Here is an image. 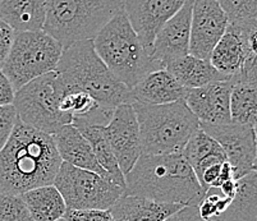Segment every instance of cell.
<instances>
[{
    "mask_svg": "<svg viewBox=\"0 0 257 221\" xmlns=\"http://www.w3.org/2000/svg\"><path fill=\"white\" fill-rule=\"evenodd\" d=\"M0 221H32L21 196L0 193Z\"/></svg>",
    "mask_w": 257,
    "mask_h": 221,
    "instance_id": "29",
    "label": "cell"
},
{
    "mask_svg": "<svg viewBox=\"0 0 257 221\" xmlns=\"http://www.w3.org/2000/svg\"><path fill=\"white\" fill-rule=\"evenodd\" d=\"M16 32L7 23L0 20V69L3 68L7 57L11 51L12 44L15 40Z\"/></svg>",
    "mask_w": 257,
    "mask_h": 221,
    "instance_id": "32",
    "label": "cell"
},
{
    "mask_svg": "<svg viewBox=\"0 0 257 221\" xmlns=\"http://www.w3.org/2000/svg\"><path fill=\"white\" fill-rule=\"evenodd\" d=\"M219 189L221 190V193H223L224 196L233 199V197H234L235 193H237V180L232 179V180L225 181V183H223V184L219 187Z\"/></svg>",
    "mask_w": 257,
    "mask_h": 221,
    "instance_id": "35",
    "label": "cell"
},
{
    "mask_svg": "<svg viewBox=\"0 0 257 221\" xmlns=\"http://www.w3.org/2000/svg\"><path fill=\"white\" fill-rule=\"evenodd\" d=\"M256 34L257 30H237L228 26L225 34L212 50L210 64L228 77L257 64Z\"/></svg>",
    "mask_w": 257,
    "mask_h": 221,
    "instance_id": "14",
    "label": "cell"
},
{
    "mask_svg": "<svg viewBox=\"0 0 257 221\" xmlns=\"http://www.w3.org/2000/svg\"><path fill=\"white\" fill-rule=\"evenodd\" d=\"M230 120L234 124L256 128L257 64L246 67L230 77Z\"/></svg>",
    "mask_w": 257,
    "mask_h": 221,
    "instance_id": "18",
    "label": "cell"
},
{
    "mask_svg": "<svg viewBox=\"0 0 257 221\" xmlns=\"http://www.w3.org/2000/svg\"><path fill=\"white\" fill-rule=\"evenodd\" d=\"M182 155L189 166L192 167L198 181L206 169L215 165H223L226 161L223 148L200 127L189 137Z\"/></svg>",
    "mask_w": 257,
    "mask_h": 221,
    "instance_id": "22",
    "label": "cell"
},
{
    "mask_svg": "<svg viewBox=\"0 0 257 221\" xmlns=\"http://www.w3.org/2000/svg\"><path fill=\"white\" fill-rule=\"evenodd\" d=\"M211 221H225V220H221V218L216 217V218H214V220H211Z\"/></svg>",
    "mask_w": 257,
    "mask_h": 221,
    "instance_id": "36",
    "label": "cell"
},
{
    "mask_svg": "<svg viewBox=\"0 0 257 221\" xmlns=\"http://www.w3.org/2000/svg\"><path fill=\"white\" fill-rule=\"evenodd\" d=\"M32 221H59L67 207L58 189L51 185L39 187L21 194Z\"/></svg>",
    "mask_w": 257,
    "mask_h": 221,
    "instance_id": "25",
    "label": "cell"
},
{
    "mask_svg": "<svg viewBox=\"0 0 257 221\" xmlns=\"http://www.w3.org/2000/svg\"><path fill=\"white\" fill-rule=\"evenodd\" d=\"M92 43L97 57L128 90H132L146 74L165 69L147 54L131 27L124 9L102 27Z\"/></svg>",
    "mask_w": 257,
    "mask_h": 221,
    "instance_id": "4",
    "label": "cell"
},
{
    "mask_svg": "<svg viewBox=\"0 0 257 221\" xmlns=\"http://www.w3.org/2000/svg\"><path fill=\"white\" fill-rule=\"evenodd\" d=\"M123 0H46L43 31L64 48L93 41L123 9Z\"/></svg>",
    "mask_w": 257,
    "mask_h": 221,
    "instance_id": "5",
    "label": "cell"
},
{
    "mask_svg": "<svg viewBox=\"0 0 257 221\" xmlns=\"http://www.w3.org/2000/svg\"><path fill=\"white\" fill-rule=\"evenodd\" d=\"M226 27L228 21L218 0L193 2L188 55L210 60L212 50L225 34Z\"/></svg>",
    "mask_w": 257,
    "mask_h": 221,
    "instance_id": "12",
    "label": "cell"
},
{
    "mask_svg": "<svg viewBox=\"0 0 257 221\" xmlns=\"http://www.w3.org/2000/svg\"><path fill=\"white\" fill-rule=\"evenodd\" d=\"M63 46L44 31L15 35L2 72L15 91L57 69Z\"/></svg>",
    "mask_w": 257,
    "mask_h": 221,
    "instance_id": "7",
    "label": "cell"
},
{
    "mask_svg": "<svg viewBox=\"0 0 257 221\" xmlns=\"http://www.w3.org/2000/svg\"><path fill=\"white\" fill-rule=\"evenodd\" d=\"M184 0H127L123 9L133 32L151 57L154 40L163 26L182 8Z\"/></svg>",
    "mask_w": 257,
    "mask_h": 221,
    "instance_id": "13",
    "label": "cell"
},
{
    "mask_svg": "<svg viewBox=\"0 0 257 221\" xmlns=\"http://www.w3.org/2000/svg\"><path fill=\"white\" fill-rule=\"evenodd\" d=\"M59 221H64V220H63V218H62V220H59Z\"/></svg>",
    "mask_w": 257,
    "mask_h": 221,
    "instance_id": "37",
    "label": "cell"
},
{
    "mask_svg": "<svg viewBox=\"0 0 257 221\" xmlns=\"http://www.w3.org/2000/svg\"><path fill=\"white\" fill-rule=\"evenodd\" d=\"M62 90L55 72L41 76L16 91L13 108L21 123L53 136L63 125L72 124V118L60 110Z\"/></svg>",
    "mask_w": 257,
    "mask_h": 221,
    "instance_id": "8",
    "label": "cell"
},
{
    "mask_svg": "<svg viewBox=\"0 0 257 221\" xmlns=\"http://www.w3.org/2000/svg\"><path fill=\"white\" fill-rule=\"evenodd\" d=\"M230 91L232 81L228 78L204 87L187 90L183 101L200 124H230Z\"/></svg>",
    "mask_w": 257,
    "mask_h": 221,
    "instance_id": "15",
    "label": "cell"
},
{
    "mask_svg": "<svg viewBox=\"0 0 257 221\" xmlns=\"http://www.w3.org/2000/svg\"><path fill=\"white\" fill-rule=\"evenodd\" d=\"M72 125L78 129V132L86 138V141L90 143L91 148L93 151V155L96 157L100 166L106 171L109 175L113 178L115 184L124 189V175L121 174L120 169L118 166L115 157L113 155L110 146L107 143V139L105 137L102 128L105 125L92 124V123L85 122L81 119L72 120Z\"/></svg>",
    "mask_w": 257,
    "mask_h": 221,
    "instance_id": "24",
    "label": "cell"
},
{
    "mask_svg": "<svg viewBox=\"0 0 257 221\" xmlns=\"http://www.w3.org/2000/svg\"><path fill=\"white\" fill-rule=\"evenodd\" d=\"M232 199L225 197L219 188H209L202 201L198 203L197 211L202 221H211L219 217L228 208Z\"/></svg>",
    "mask_w": 257,
    "mask_h": 221,
    "instance_id": "28",
    "label": "cell"
},
{
    "mask_svg": "<svg viewBox=\"0 0 257 221\" xmlns=\"http://www.w3.org/2000/svg\"><path fill=\"white\" fill-rule=\"evenodd\" d=\"M193 0H184V4L156 35L151 49V58L161 66L187 57L189 54V32Z\"/></svg>",
    "mask_w": 257,
    "mask_h": 221,
    "instance_id": "16",
    "label": "cell"
},
{
    "mask_svg": "<svg viewBox=\"0 0 257 221\" xmlns=\"http://www.w3.org/2000/svg\"><path fill=\"white\" fill-rule=\"evenodd\" d=\"M187 88L182 87L167 69L154 71L131 90L132 104L145 105H167L183 101Z\"/></svg>",
    "mask_w": 257,
    "mask_h": 221,
    "instance_id": "19",
    "label": "cell"
},
{
    "mask_svg": "<svg viewBox=\"0 0 257 221\" xmlns=\"http://www.w3.org/2000/svg\"><path fill=\"white\" fill-rule=\"evenodd\" d=\"M17 119V113L13 105L0 106V151L8 142Z\"/></svg>",
    "mask_w": 257,
    "mask_h": 221,
    "instance_id": "30",
    "label": "cell"
},
{
    "mask_svg": "<svg viewBox=\"0 0 257 221\" xmlns=\"http://www.w3.org/2000/svg\"><path fill=\"white\" fill-rule=\"evenodd\" d=\"M51 137L62 162L114 181L113 178L99 165L90 143L73 125H63Z\"/></svg>",
    "mask_w": 257,
    "mask_h": 221,
    "instance_id": "17",
    "label": "cell"
},
{
    "mask_svg": "<svg viewBox=\"0 0 257 221\" xmlns=\"http://www.w3.org/2000/svg\"><path fill=\"white\" fill-rule=\"evenodd\" d=\"M46 0H2L0 20L16 34L43 31Z\"/></svg>",
    "mask_w": 257,
    "mask_h": 221,
    "instance_id": "21",
    "label": "cell"
},
{
    "mask_svg": "<svg viewBox=\"0 0 257 221\" xmlns=\"http://www.w3.org/2000/svg\"><path fill=\"white\" fill-rule=\"evenodd\" d=\"M64 221H114L109 210H67Z\"/></svg>",
    "mask_w": 257,
    "mask_h": 221,
    "instance_id": "31",
    "label": "cell"
},
{
    "mask_svg": "<svg viewBox=\"0 0 257 221\" xmlns=\"http://www.w3.org/2000/svg\"><path fill=\"white\" fill-rule=\"evenodd\" d=\"M165 221H202L201 220L200 215H198L197 207H191L187 206L181 208L177 213L170 216Z\"/></svg>",
    "mask_w": 257,
    "mask_h": 221,
    "instance_id": "34",
    "label": "cell"
},
{
    "mask_svg": "<svg viewBox=\"0 0 257 221\" xmlns=\"http://www.w3.org/2000/svg\"><path fill=\"white\" fill-rule=\"evenodd\" d=\"M60 165L53 137L17 119L0 151V193L21 196L35 188L51 185Z\"/></svg>",
    "mask_w": 257,
    "mask_h": 221,
    "instance_id": "1",
    "label": "cell"
},
{
    "mask_svg": "<svg viewBox=\"0 0 257 221\" xmlns=\"http://www.w3.org/2000/svg\"><path fill=\"white\" fill-rule=\"evenodd\" d=\"M53 185L64 199L67 210H110L124 194L114 181L62 162Z\"/></svg>",
    "mask_w": 257,
    "mask_h": 221,
    "instance_id": "9",
    "label": "cell"
},
{
    "mask_svg": "<svg viewBox=\"0 0 257 221\" xmlns=\"http://www.w3.org/2000/svg\"><path fill=\"white\" fill-rule=\"evenodd\" d=\"M183 207L123 194L109 211L114 221H165Z\"/></svg>",
    "mask_w": 257,
    "mask_h": 221,
    "instance_id": "20",
    "label": "cell"
},
{
    "mask_svg": "<svg viewBox=\"0 0 257 221\" xmlns=\"http://www.w3.org/2000/svg\"><path fill=\"white\" fill-rule=\"evenodd\" d=\"M218 218L225 221H257V171L237 180V193Z\"/></svg>",
    "mask_w": 257,
    "mask_h": 221,
    "instance_id": "26",
    "label": "cell"
},
{
    "mask_svg": "<svg viewBox=\"0 0 257 221\" xmlns=\"http://www.w3.org/2000/svg\"><path fill=\"white\" fill-rule=\"evenodd\" d=\"M200 128L218 142L234 171V179L256 170V128L230 123L225 125L200 124Z\"/></svg>",
    "mask_w": 257,
    "mask_h": 221,
    "instance_id": "10",
    "label": "cell"
},
{
    "mask_svg": "<svg viewBox=\"0 0 257 221\" xmlns=\"http://www.w3.org/2000/svg\"><path fill=\"white\" fill-rule=\"evenodd\" d=\"M62 95L79 91L95 100L104 110L132 104L131 90L110 73L97 57L92 41L77 43L63 49L55 69Z\"/></svg>",
    "mask_w": 257,
    "mask_h": 221,
    "instance_id": "3",
    "label": "cell"
},
{
    "mask_svg": "<svg viewBox=\"0 0 257 221\" xmlns=\"http://www.w3.org/2000/svg\"><path fill=\"white\" fill-rule=\"evenodd\" d=\"M205 193L182 153L141 155L124 176V194L159 203L197 207Z\"/></svg>",
    "mask_w": 257,
    "mask_h": 221,
    "instance_id": "2",
    "label": "cell"
},
{
    "mask_svg": "<svg viewBox=\"0 0 257 221\" xmlns=\"http://www.w3.org/2000/svg\"><path fill=\"white\" fill-rule=\"evenodd\" d=\"M16 91L0 69V106H8L13 104Z\"/></svg>",
    "mask_w": 257,
    "mask_h": 221,
    "instance_id": "33",
    "label": "cell"
},
{
    "mask_svg": "<svg viewBox=\"0 0 257 221\" xmlns=\"http://www.w3.org/2000/svg\"><path fill=\"white\" fill-rule=\"evenodd\" d=\"M140 129L142 155L182 153L200 122L184 101L167 105L132 104Z\"/></svg>",
    "mask_w": 257,
    "mask_h": 221,
    "instance_id": "6",
    "label": "cell"
},
{
    "mask_svg": "<svg viewBox=\"0 0 257 221\" xmlns=\"http://www.w3.org/2000/svg\"><path fill=\"white\" fill-rule=\"evenodd\" d=\"M165 69L174 77L182 87L187 90L204 87L210 83L230 78L216 71L210 64L209 60L197 59L191 55L169 63L168 66H165Z\"/></svg>",
    "mask_w": 257,
    "mask_h": 221,
    "instance_id": "23",
    "label": "cell"
},
{
    "mask_svg": "<svg viewBox=\"0 0 257 221\" xmlns=\"http://www.w3.org/2000/svg\"><path fill=\"white\" fill-rule=\"evenodd\" d=\"M102 131L121 174L125 176L142 155L139 123L132 104L116 106Z\"/></svg>",
    "mask_w": 257,
    "mask_h": 221,
    "instance_id": "11",
    "label": "cell"
},
{
    "mask_svg": "<svg viewBox=\"0 0 257 221\" xmlns=\"http://www.w3.org/2000/svg\"><path fill=\"white\" fill-rule=\"evenodd\" d=\"M229 27L237 30H257L256 0H219Z\"/></svg>",
    "mask_w": 257,
    "mask_h": 221,
    "instance_id": "27",
    "label": "cell"
}]
</instances>
